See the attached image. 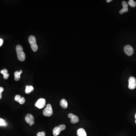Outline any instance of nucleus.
<instances>
[{
	"label": "nucleus",
	"instance_id": "obj_1",
	"mask_svg": "<svg viewBox=\"0 0 136 136\" xmlns=\"http://www.w3.org/2000/svg\"><path fill=\"white\" fill-rule=\"evenodd\" d=\"M16 51L17 52L18 59L21 61H24L26 59V55L23 52L22 47L20 45H18L16 47Z\"/></svg>",
	"mask_w": 136,
	"mask_h": 136
},
{
	"label": "nucleus",
	"instance_id": "obj_2",
	"mask_svg": "<svg viewBox=\"0 0 136 136\" xmlns=\"http://www.w3.org/2000/svg\"><path fill=\"white\" fill-rule=\"evenodd\" d=\"M28 41L32 51L34 52H36L38 50V46L36 44V39L35 36L32 35L30 36L28 38Z\"/></svg>",
	"mask_w": 136,
	"mask_h": 136
},
{
	"label": "nucleus",
	"instance_id": "obj_3",
	"mask_svg": "<svg viewBox=\"0 0 136 136\" xmlns=\"http://www.w3.org/2000/svg\"><path fill=\"white\" fill-rule=\"evenodd\" d=\"M43 115L46 117H51L53 114L52 106L50 104H48L43 111Z\"/></svg>",
	"mask_w": 136,
	"mask_h": 136
},
{
	"label": "nucleus",
	"instance_id": "obj_4",
	"mask_svg": "<svg viewBox=\"0 0 136 136\" xmlns=\"http://www.w3.org/2000/svg\"><path fill=\"white\" fill-rule=\"evenodd\" d=\"M34 118L32 114L28 113L25 117V120L27 123L29 124L30 126L34 124Z\"/></svg>",
	"mask_w": 136,
	"mask_h": 136
},
{
	"label": "nucleus",
	"instance_id": "obj_5",
	"mask_svg": "<svg viewBox=\"0 0 136 136\" xmlns=\"http://www.w3.org/2000/svg\"><path fill=\"white\" fill-rule=\"evenodd\" d=\"M129 88L130 90H134L136 87V79L134 77H130L129 80Z\"/></svg>",
	"mask_w": 136,
	"mask_h": 136
},
{
	"label": "nucleus",
	"instance_id": "obj_6",
	"mask_svg": "<svg viewBox=\"0 0 136 136\" xmlns=\"http://www.w3.org/2000/svg\"><path fill=\"white\" fill-rule=\"evenodd\" d=\"M46 102V101L45 99H39L36 102L35 106L39 109H42L45 106Z\"/></svg>",
	"mask_w": 136,
	"mask_h": 136
},
{
	"label": "nucleus",
	"instance_id": "obj_7",
	"mask_svg": "<svg viewBox=\"0 0 136 136\" xmlns=\"http://www.w3.org/2000/svg\"><path fill=\"white\" fill-rule=\"evenodd\" d=\"M124 51L126 54L129 56H131L134 53V48L130 45H126L124 48Z\"/></svg>",
	"mask_w": 136,
	"mask_h": 136
},
{
	"label": "nucleus",
	"instance_id": "obj_8",
	"mask_svg": "<svg viewBox=\"0 0 136 136\" xmlns=\"http://www.w3.org/2000/svg\"><path fill=\"white\" fill-rule=\"evenodd\" d=\"M122 5L123 6V8L121 9L119 12V13L121 14H123V13H124L127 12L128 11V4L125 1H123L122 3Z\"/></svg>",
	"mask_w": 136,
	"mask_h": 136
},
{
	"label": "nucleus",
	"instance_id": "obj_9",
	"mask_svg": "<svg viewBox=\"0 0 136 136\" xmlns=\"http://www.w3.org/2000/svg\"><path fill=\"white\" fill-rule=\"evenodd\" d=\"M78 136H87V134L85 130L83 128H80L78 130Z\"/></svg>",
	"mask_w": 136,
	"mask_h": 136
},
{
	"label": "nucleus",
	"instance_id": "obj_10",
	"mask_svg": "<svg viewBox=\"0 0 136 136\" xmlns=\"http://www.w3.org/2000/svg\"><path fill=\"white\" fill-rule=\"evenodd\" d=\"M22 73V70H20L19 71H16L14 73V79L15 81H18L19 80L20 78V75Z\"/></svg>",
	"mask_w": 136,
	"mask_h": 136
},
{
	"label": "nucleus",
	"instance_id": "obj_11",
	"mask_svg": "<svg viewBox=\"0 0 136 136\" xmlns=\"http://www.w3.org/2000/svg\"><path fill=\"white\" fill-rule=\"evenodd\" d=\"M34 91V87L32 85H26V89L25 92L27 94H30L32 91Z\"/></svg>",
	"mask_w": 136,
	"mask_h": 136
},
{
	"label": "nucleus",
	"instance_id": "obj_12",
	"mask_svg": "<svg viewBox=\"0 0 136 136\" xmlns=\"http://www.w3.org/2000/svg\"><path fill=\"white\" fill-rule=\"evenodd\" d=\"M60 105L62 108L64 109H67L68 107V103L65 99H63L60 102Z\"/></svg>",
	"mask_w": 136,
	"mask_h": 136
},
{
	"label": "nucleus",
	"instance_id": "obj_13",
	"mask_svg": "<svg viewBox=\"0 0 136 136\" xmlns=\"http://www.w3.org/2000/svg\"><path fill=\"white\" fill-rule=\"evenodd\" d=\"M0 73L4 75V79H8L9 77V74L8 73V70L6 69H4L1 70Z\"/></svg>",
	"mask_w": 136,
	"mask_h": 136
},
{
	"label": "nucleus",
	"instance_id": "obj_14",
	"mask_svg": "<svg viewBox=\"0 0 136 136\" xmlns=\"http://www.w3.org/2000/svg\"><path fill=\"white\" fill-rule=\"evenodd\" d=\"M79 121V118L78 116L74 115L71 118V122L72 124H76Z\"/></svg>",
	"mask_w": 136,
	"mask_h": 136
},
{
	"label": "nucleus",
	"instance_id": "obj_15",
	"mask_svg": "<svg viewBox=\"0 0 136 136\" xmlns=\"http://www.w3.org/2000/svg\"><path fill=\"white\" fill-rule=\"evenodd\" d=\"M61 130L58 127H56L53 130V134L54 136H57L59 134Z\"/></svg>",
	"mask_w": 136,
	"mask_h": 136
},
{
	"label": "nucleus",
	"instance_id": "obj_16",
	"mask_svg": "<svg viewBox=\"0 0 136 136\" xmlns=\"http://www.w3.org/2000/svg\"><path fill=\"white\" fill-rule=\"evenodd\" d=\"M7 125L6 121L2 118H0V126L6 127Z\"/></svg>",
	"mask_w": 136,
	"mask_h": 136
},
{
	"label": "nucleus",
	"instance_id": "obj_17",
	"mask_svg": "<svg viewBox=\"0 0 136 136\" xmlns=\"http://www.w3.org/2000/svg\"><path fill=\"white\" fill-rule=\"evenodd\" d=\"M128 4L132 7H135L136 6V2L133 0H130L128 2Z\"/></svg>",
	"mask_w": 136,
	"mask_h": 136
},
{
	"label": "nucleus",
	"instance_id": "obj_18",
	"mask_svg": "<svg viewBox=\"0 0 136 136\" xmlns=\"http://www.w3.org/2000/svg\"><path fill=\"white\" fill-rule=\"evenodd\" d=\"M58 127H59L61 132L63 131L66 128V126H65L64 124L59 125Z\"/></svg>",
	"mask_w": 136,
	"mask_h": 136
},
{
	"label": "nucleus",
	"instance_id": "obj_19",
	"mask_svg": "<svg viewBox=\"0 0 136 136\" xmlns=\"http://www.w3.org/2000/svg\"><path fill=\"white\" fill-rule=\"evenodd\" d=\"M25 102H26V99H25V98L23 97H21V98L20 99L19 101H18L19 103L20 104H23L24 103H25Z\"/></svg>",
	"mask_w": 136,
	"mask_h": 136
},
{
	"label": "nucleus",
	"instance_id": "obj_20",
	"mask_svg": "<svg viewBox=\"0 0 136 136\" xmlns=\"http://www.w3.org/2000/svg\"><path fill=\"white\" fill-rule=\"evenodd\" d=\"M21 96H20V95H16L15 96V98H14V100H15L16 101L18 102V101H19V100L21 98Z\"/></svg>",
	"mask_w": 136,
	"mask_h": 136
},
{
	"label": "nucleus",
	"instance_id": "obj_21",
	"mask_svg": "<svg viewBox=\"0 0 136 136\" xmlns=\"http://www.w3.org/2000/svg\"><path fill=\"white\" fill-rule=\"evenodd\" d=\"M37 136H45V133L44 132H39L37 134Z\"/></svg>",
	"mask_w": 136,
	"mask_h": 136
},
{
	"label": "nucleus",
	"instance_id": "obj_22",
	"mask_svg": "<svg viewBox=\"0 0 136 136\" xmlns=\"http://www.w3.org/2000/svg\"><path fill=\"white\" fill-rule=\"evenodd\" d=\"M4 88L2 87H0V99L2 98V95H1V93L3 91H4Z\"/></svg>",
	"mask_w": 136,
	"mask_h": 136
},
{
	"label": "nucleus",
	"instance_id": "obj_23",
	"mask_svg": "<svg viewBox=\"0 0 136 136\" xmlns=\"http://www.w3.org/2000/svg\"><path fill=\"white\" fill-rule=\"evenodd\" d=\"M74 115V114H72V113H70V114H69V115H68V117H69V118H72L73 116Z\"/></svg>",
	"mask_w": 136,
	"mask_h": 136
},
{
	"label": "nucleus",
	"instance_id": "obj_24",
	"mask_svg": "<svg viewBox=\"0 0 136 136\" xmlns=\"http://www.w3.org/2000/svg\"><path fill=\"white\" fill-rule=\"evenodd\" d=\"M3 43V40L2 39H0V47L2 45Z\"/></svg>",
	"mask_w": 136,
	"mask_h": 136
},
{
	"label": "nucleus",
	"instance_id": "obj_25",
	"mask_svg": "<svg viewBox=\"0 0 136 136\" xmlns=\"http://www.w3.org/2000/svg\"><path fill=\"white\" fill-rule=\"evenodd\" d=\"M112 1V0H107V2L108 3L110 2H111Z\"/></svg>",
	"mask_w": 136,
	"mask_h": 136
},
{
	"label": "nucleus",
	"instance_id": "obj_26",
	"mask_svg": "<svg viewBox=\"0 0 136 136\" xmlns=\"http://www.w3.org/2000/svg\"><path fill=\"white\" fill-rule=\"evenodd\" d=\"M135 118H136V114H135ZM135 122H136V121H135Z\"/></svg>",
	"mask_w": 136,
	"mask_h": 136
}]
</instances>
